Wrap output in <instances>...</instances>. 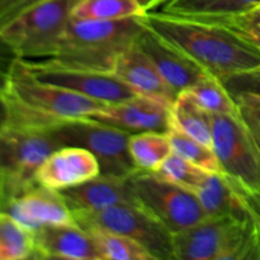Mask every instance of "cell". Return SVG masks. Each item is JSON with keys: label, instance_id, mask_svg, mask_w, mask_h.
<instances>
[{"label": "cell", "instance_id": "obj_14", "mask_svg": "<svg viewBox=\"0 0 260 260\" xmlns=\"http://www.w3.org/2000/svg\"><path fill=\"white\" fill-rule=\"evenodd\" d=\"M137 45L149 56L162 79L177 94L187 90L208 74L187 55L146 27L140 33Z\"/></svg>", "mask_w": 260, "mask_h": 260}, {"label": "cell", "instance_id": "obj_16", "mask_svg": "<svg viewBox=\"0 0 260 260\" xmlns=\"http://www.w3.org/2000/svg\"><path fill=\"white\" fill-rule=\"evenodd\" d=\"M4 212L12 215L32 233L47 225L76 223L60 190L41 184L13 201Z\"/></svg>", "mask_w": 260, "mask_h": 260}, {"label": "cell", "instance_id": "obj_22", "mask_svg": "<svg viewBox=\"0 0 260 260\" xmlns=\"http://www.w3.org/2000/svg\"><path fill=\"white\" fill-rule=\"evenodd\" d=\"M128 151L137 170L155 172L173 152L167 132H140L132 134L128 140Z\"/></svg>", "mask_w": 260, "mask_h": 260}, {"label": "cell", "instance_id": "obj_33", "mask_svg": "<svg viewBox=\"0 0 260 260\" xmlns=\"http://www.w3.org/2000/svg\"><path fill=\"white\" fill-rule=\"evenodd\" d=\"M41 2H43V0H18V2L15 3V4L13 5V7L10 8L7 13H5L4 17L0 19V25L4 24L5 22H8L9 19H12L13 17H15L17 14H19L20 12H23V10L27 9V8L32 7V5L37 4V3H41Z\"/></svg>", "mask_w": 260, "mask_h": 260}, {"label": "cell", "instance_id": "obj_32", "mask_svg": "<svg viewBox=\"0 0 260 260\" xmlns=\"http://www.w3.org/2000/svg\"><path fill=\"white\" fill-rule=\"evenodd\" d=\"M17 58V53L13 51L9 43L0 35V94L4 93L10 70H12L13 63Z\"/></svg>", "mask_w": 260, "mask_h": 260}, {"label": "cell", "instance_id": "obj_4", "mask_svg": "<svg viewBox=\"0 0 260 260\" xmlns=\"http://www.w3.org/2000/svg\"><path fill=\"white\" fill-rule=\"evenodd\" d=\"M173 250L175 260L260 259V223L254 217L207 216L173 234Z\"/></svg>", "mask_w": 260, "mask_h": 260}, {"label": "cell", "instance_id": "obj_7", "mask_svg": "<svg viewBox=\"0 0 260 260\" xmlns=\"http://www.w3.org/2000/svg\"><path fill=\"white\" fill-rule=\"evenodd\" d=\"M62 146H79L93 152L101 165V174L131 177L137 172L128 151L131 134L93 118L66 119L48 127Z\"/></svg>", "mask_w": 260, "mask_h": 260}, {"label": "cell", "instance_id": "obj_25", "mask_svg": "<svg viewBox=\"0 0 260 260\" xmlns=\"http://www.w3.org/2000/svg\"><path fill=\"white\" fill-rule=\"evenodd\" d=\"M144 14L136 0H80L73 10V18L84 20H119Z\"/></svg>", "mask_w": 260, "mask_h": 260}, {"label": "cell", "instance_id": "obj_20", "mask_svg": "<svg viewBox=\"0 0 260 260\" xmlns=\"http://www.w3.org/2000/svg\"><path fill=\"white\" fill-rule=\"evenodd\" d=\"M260 0H168L155 12L189 19H221L246 14Z\"/></svg>", "mask_w": 260, "mask_h": 260}, {"label": "cell", "instance_id": "obj_19", "mask_svg": "<svg viewBox=\"0 0 260 260\" xmlns=\"http://www.w3.org/2000/svg\"><path fill=\"white\" fill-rule=\"evenodd\" d=\"M207 216H223L236 220L253 217L249 211L243 187L225 173H207L194 192Z\"/></svg>", "mask_w": 260, "mask_h": 260}, {"label": "cell", "instance_id": "obj_37", "mask_svg": "<svg viewBox=\"0 0 260 260\" xmlns=\"http://www.w3.org/2000/svg\"><path fill=\"white\" fill-rule=\"evenodd\" d=\"M246 15H248L249 18H251L253 20H255L256 23H259V24H260V5H259V7H256L255 9L251 10V12L246 13Z\"/></svg>", "mask_w": 260, "mask_h": 260}, {"label": "cell", "instance_id": "obj_6", "mask_svg": "<svg viewBox=\"0 0 260 260\" xmlns=\"http://www.w3.org/2000/svg\"><path fill=\"white\" fill-rule=\"evenodd\" d=\"M80 0H43L0 25V35L23 60L52 57Z\"/></svg>", "mask_w": 260, "mask_h": 260}, {"label": "cell", "instance_id": "obj_29", "mask_svg": "<svg viewBox=\"0 0 260 260\" xmlns=\"http://www.w3.org/2000/svg\"><path fill=\"white\" fill-rule=\"evenodd\" d=\"M231 95L238 104L239 116L241 117L260 147V94L240 91Z\"/></svg>", "mask_w": 260, "mask_h": 260}, {"label": "cell", "instance_id": "obj_28", "mask_svg": "<svg viewBox=\"0 0 260 260\" xmlns=\"http://www.w3.org/2000/svg\"><path fill=\"white\" fill-rule=\"evenodd\" d=\"M154 173L160 179L167 180L172 184L182 187L189 192L194 193L205 180L208 172L196 167L192 162L187 161L179 155L172 154L162 161Z\"/></svg>", "mask_w": 260, "mask_h": 260}, {"label": "cell", "instance_id": "obj_18", "mask_svg": "<svg viewBox=\"0 0 260 260\" xmlns=\"http://www.w3.org/2000/svg\"><path fill=\"white\" fill-rule=\"evenodd\" d=\"M112 73L140 95L152 96L172 104L178 95L137 45V41L118 56Z\"/></svg>", "mask_w": 260, "mask_h": 260}, {"label": "cell", "instance_id": "obj_13", "mask_svg": "<svg viewBox=\"0 0 260 260\" xmlns=\"http://www.w3.org/2000/svg\"><path fill=\"white\" fill-rule=\"evenodd\" d=\"M101 174V165L93 152L79 146H61L51 152L37 173L43 187L62 190L93 179Z\"/></svg>", "mask_w": 260, "mask_h": 260}, {"label": "cell", "instance_id": "obj_2", "mask_svg": "<svg viewBox=\"0 0 260 260\" xmlns=\"http://www.w3.org/2000/svg\"><path fill=\"white\" fill-rule=\"evenodd\" d=\"M3 95L9 108L8 126L48 128L66 119L91 117L108 106L104 102L41 80L27 61L19 57L13 63Z\"/></svg>", "mask_w": 260, "mask_h": 260}, {"label": "cell", "instance_id": "obj_34", "mask_svg": "<svg viewBox=\"0 0 260 260\" xmlns=\"http://www.w3.org/2000/svg\"><path fill=\"white\" fill-rule=\"evenodd\" d=\"M8 124H9V108L4 95L0 94V131H3Z\"/></svg>", "mask_w": 260, "mask_h": 260}, {"label": "cell", "instance_id": "obj_23", "mask_svg": "<svg viewBox=\"0 0 260 260\" xmlns=\"http://www.w3.org/2000/svg\"><path fill=\"white\" fill-rule=\"evenodd\" d=\"M185 91L212 116L239 114L235 99L228 90L223 81L217 76L207 74Z\"/></svg>", "mask_w": 260, "mask_h": 260}, {"label": "cell", "instance_id": "obj_26", "mask_svg": "<svg viewBox=\"0 0 260 260\" xmlns=\"http://www.w3.org/2000/svg\"><path fill=\"white\" fill-rule=\"evenodd\" d=\"M93 238L101 260H155L137 241L109 231H88Z\"/></svg>", "mask_w": 260, "mask_h": 260}, {"label": "cell", "instance_id": "obj_15", "mask_svg": "<svg viewBox=\"0 0 260 260\" xmlns=\"http://www.w3.org/2000/svg\"><path fill=\"white\" fill-rule=\"evenodd\" d=\"M60 192L71 212L99 211L118 205L139 206L129 177L99 174Z\"/></svg>", "mask_w": 260, "mask_h": 260}, {"label": "cell", "instance_id": "obj_1", "mask_svg": "<svg viewBox=\"0 0 260 260\" xmlns=\"http://www.w3.org/2000/svg\"><path fill=\"white\" fill-rule=\"evenodd\" d=\"M142 24L221 80L260 66V52L211 20L189 19L160 12L145 13Z\"/></svg>", "mask_w": 260, "mask_h": 260}, {"label": "cell", "instance_id": "obj_30", "mask_svg": "<svg viewBox=\"0 0 260 260\" xmlns=\"http://www.w3.org/2000/svg\"><path fill=\"white\" fill-rule=\"evenodd\" d=\"M202 20V19H201ZM211 22L218 23L228 28L229 30L238 36L239 38L244 40L255 47L260 52V24L249 18L246 14L236 15L230 18H221V19H206Z\"/></svg>", "mask_w": 260, "mask_h": 260}, {"label": "cell", "instance_id": "obj_12", "mask_svg": "<svg viewBox=\"0 0 260 260\" xmlns=\"http://www.w3.org/2000/svg\"><path fill=\"white\" fill-rule=\"evenodd\" d=\"M172 103L147 95H137L108 104L89 118L121 128L128 134L167 132L170 126Z\"/></svg>", "mask_w": 260, "mask_h": 260}, {"label": "cell", "instance_id": "obj_31", "mask_svg": "<svg viewBox=\"0 0 260 260\" xmlns=\"http://www.w3.org/2000/svg\"><path fill=\"white\" fill-rule=\"evenodd\" d=\"M222 81L231 94L240 93V91L260 94V66L229 76Z\"/></svg>", "mask_w": 260, "mask_h": 260}, {"label": "cell", "instance_id": "obj_3", "mask_svg": "<svg viewBox=\"0 0 260 260\" xmlns=\"http://www.w3.org/2000/svg\"><path fill=\"white\" fill-rule=\"evenodd\" d=\"M145 29L140 17L119 20L71 18L52 57V65L112 73L121 53L131 47Z\"/></svg>", "mask_w": 260, "mask_h": 260}, {"label": "cell", "instance_id": "obj_11", "mask_svg": "<svg viewBox=\"0 0 260 260\" xmlns=\"http://www.w3.org/2000/svg\"><path fill=\"white\" fill-rule=\"evenodd\" d=\"M25 61L41 80L70 89L107 104L119 103L137 95L113 73L62 68L46 61Z\"/></svg>", "mask_w": 260, "mask_h": 260}, {"label": "cell", "instance_id": "obj_5", "mask_svg": "<svg viewBox=\"0 0 260 260\" xmlns=\"http://www.w3.org/2000/svg\"><path fill=\"white\" fill-rule=\"evenodd\" d=\"M61 146L46 128L7 126L0 131V211L40 185L38 169Z\"/></svg>", "mask_w": 260, "mask_h": 260}, {"label": "cell", "instance_id": "obj_8", "mask_svg": "<svg viewBox=\"0 0 260 260\" xmlns=\"http://www.w3.org/2000/svg\"><path fill=\"white\" fill-rule=\"evenodd\" d=\"M76 225L85 231H109L127 236L147 249L155 260H175L173 234L136 205H118L99 211L73 212Z\"/></svg>", "mask_w": 260, "mask_h": 260}, {"label": "cell", "instance_id": "obj_9", "mask_svg": "<svg viewBox=\"0 0 260 260\" xmlns=\"http://www.w3.org/2000/svg\"><path fill=\"white\" fill-rule=\"evenodd\" d=\"M137 203L172 234L207 217L197 196L160 179L152 172L137 170L129 177Z\"/></svg>", "mask_w": 260, "mask_h": 260}, {"label": "cell", "instance_id": "obj_21", "mask_svg": "<svg viewBox=\"0 0 260 260\" xmlns=\"http://www.w3.org/2000/svg\"><path fill=\"white\" fill-rule=\"evenodd\" d=\"M170 124L212 147L213 116L203 109L185 90L180 91L173 102Z\"/></svg>", "mask_w": 260, "mask_h": 260}, {"label": "cell", "instance_id": "obj_24", "mask_svg": "<svg viewBox=\"0 0 260 260\" xmlns=\"http://www.w3.org/2000/svg\"><path fill=\"white\" fill-rule=\"evenodd\" d=\"M33 233L12 215L0 211V260L33 259Z\"/></svg>", "mask_w": 260, "mask_h": 260}, {"label": "cell", "instance_id": "obj_10", "mask_svg": "<svg viewBox=\"0 0 260 260\" xmlns=\"http://www.w3.org/2000/svg\"><path fill=\"white\" fill-rule=\"evenodd\" d=\"M212 147L222 173L260 194V147L239 114L213 116Z\"/></svg>", "mask_w": 260, "mask_h": 260}, {"label": "cell", "instance_id": "obj_27", "mask_svg": "<svg viewBox=\"0 0 260 260\" xmlns=\"http://www.w3.org/2000/svg\"><path fill=\"white\" fill-rule=\"evenodd\" d=\"M173 152L208 173H222L215 150L170 124L167 131Z\"/></svg>", "mask_w": 260, "mask_h": 260}, {"label": "cell", "instance_id": "obj_35", "mask_svg": "<svg viewBox=\"0 0 260 260\" xmlns=\"http://www.w3.org/2000/svg\"><path fill=\"white\" fill-rule=\"evenodd\" d=\"M139 3L140 7L142 8L145 13H149V12H155V10L159 9L165 2L168 0H136Z\"/></svg>", "mask_w": 260, "mask_h": 260}, {"label": "cell", "instance_id": "obj_17", "mask_svg": "<svg viewBox=\"0 0 260 260\" xmlns=\"http://www.w3.org/2000/svg\"><path fill=\"white\" fill-rule=\"evenodd\" d=\"M33 259L101 260L93 238L76 223L47 225L33 231Z\"/></svg>", "mask_w": 260, "mask_h": 260}, {"label": "cell", "instance_id": "obj_36", "mask_svg": "<svg viewBox=\"0 0 260 260\" xmlns=\"http://www.w3.org/2000/svg\"><path fill=\"white\" fill-rule=\"evenodd\" d=\"M18 0H0V19L5 15V13L17 3Z\"/></svg>", "mask_w": 260, "mask_h": 260}]
</instances>
